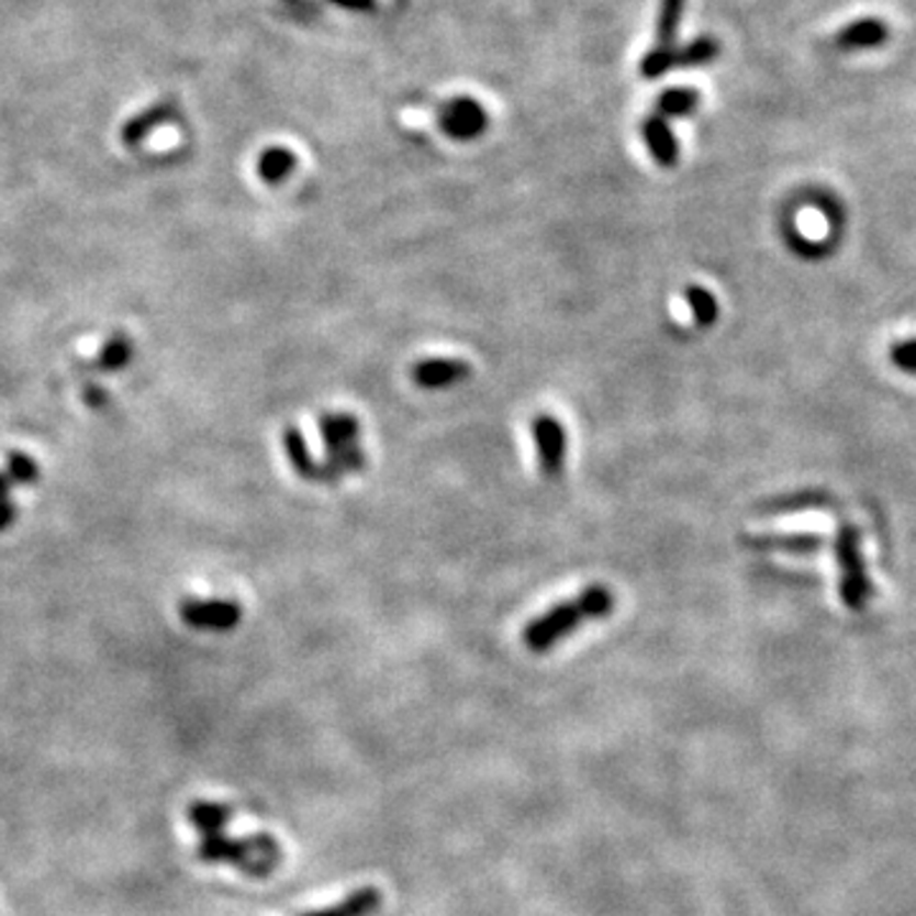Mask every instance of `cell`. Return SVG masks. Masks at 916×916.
Instances as JSON below:
<instances>
[{
  "label": "cell",
  "mask_w": 916,
  "mask_h": 916,
  "mask_svg": "<svg viewBox=\"0 0 916 916\" xmlns=\"http://www.w3.org/2000/svg\"><path fill=\"white\" fill-rule=\"evenodd\" d=\"M674 54H678V49L664 52V49H655L652 46V49L645 54V59H641V69H639L641 77L657 79L667 75V71L674 69Z\"/></svg>",
  "instance_id": "d4e9b609"
},
{
  "label": "cell",
  "mask_w": 916,
  "mask_h": 916,
  "mask_svg": "<svg viewBox=\"0 0 916 916\" xmlns=\"http://www.w3.org/2000/svg\"><path fill=\"white\" fill-rule=\"evenodd\" d=\"M85 398H87V403H90L94 410H102V405L108 403V392H104L102 388H98V384H87Z\"/></svg>",
  "instance_id": "83f0119b"
},
{
  "label": "cell",
  "mask_w": 916,
  "mask_h": 916,
  "mask_svg": "<svg viewBox=\"0 0 916 916\" xmlns=\"http://www.w3.org/2000/svg\"><path fill=\"white\" fill-rule=\"evenodd\" d=\"M533 436L537 446V461L545 479H558L566 463V428L558 417L537 415L533 423Z\"/></svg>",
  "instance_id": "5b68a950"
},
{
  "label": "cell",
  "mask_w": 916,
  "mask_h": 916,
  "mask_svg": "<svg viewBox=\"0 0 916 916\" xmlns=\"http://www.w3.org/2000/svg\"><path fill=\"white\" fill-rule=\"evenodd\" d=\"M697 100H701L697 90H690V87H672V90H664L660 98H657V115H662V118L690 115V112H695Z\"/></svg>",
  "instance_id": "44dd1931"
},
{
  "label": "cell",
  "mask_w": 916,
  "mask_h": 916,
  "mask_svg": "<svg viewBox=\"0 0 916 916\" xmlns=\"http://www.w3.org/2000/svg\"><path fill=\"white\" fill-rule=\"evenodd\" d=\"M319 436L324 440L326 456L359 444V421L351 413H324L319 417Z\"/></svg>",
  "instance_id": "9c48e42d"
},
{
  "label": "cell",
  "mask_w": 916,
  "mask_h": 916,
  "mask_svg": "<svg viewBox=\"0 0 916 916\" xmlns=\"http://www.w3.org/2000/svg\"><path fill=\"white\" fill-rule=\"evenodd\" d=\"M413 382L425 390H446L454 384L469 380L471 365L463 359H448V357H431L421 359L413 367Z\"/></svg>",
  "instance_id": "8992f818"
},
{
  "label": "cell",
  "mask_w": 916,
  "mask_h": 916,
  "mask_svg": "<svg viewBox=\"0 0 916 916\" xmlns=\"http://www.w3.org/2000/svg\"><path fill=\"white\" fill-rule=\"evenodd\" d=\"M283 448H286L288 461H291V466H293V471L299 473L301 479L316 481L319 461L311 456L309 444H305L301 428H295V425H288V428L283 431Z\"/></svg>",
  "instance_id": "2e32d148"
},
{
  "label": "cell",
  "mask_w": 916,
  "mask_h": 916,
  "mask_svg": "<svg viewBox=\"0 0 916 916\" xmlns=\"http://www.w3.org/2000/svg\"><path fill=\"white\" fill-rule=\"evenodd\" d=\"M685 11V0H660V13H657V29H655V49L674 52L678 46V31Z\"/></svg>",
  "instance_id": "e0dca14e"
},
{
  "label": "cell",
  "mask_w": 916,
  "mask_h": 916,
  "mask_svg": "<svg viewBox=\"0 0 916 916\" xmlns=\"http://www.w3.org/2000/svg\"><path fill=\"white\" fill-rule=\"evenodd\" d=\"M886 36L889 31L881 21L865 19L842 29L835 42H838L840 49H871V46H881L886 42Z\"/></svg>",
  "instance_id": "9a60e30c"
},
{
  "label": "cell",
  "mask_w": 916,
  "mask_h": 916,
  "mask_svg": "<svg viewBox=\"0 0 916 916\" xmlns=\"http://www.w3.org/2000/svg\"><path fill=\"white\" fill-rule=\"evenodd\" d=\"M715 56H718V42L711 36H701L695 38V42H690L688 46H682L674 54V67L680 69H693V67H705V64H711Z\"/></svg>",
  "instance_id": "7402d4cb"
},
{
  "label": "cell",
  "mask_w": 916,
  "mask_h": 916,
  "mask_svg": "<svg viewBox=\"0 0 916 916\" xmlns=\"http://www.w3.org/2000/svg\"><path fill=\"white\" fill-rule=\"evenodd\" d=\"M133 357H135V344L131 336L115 334L104 342V347L100 349L94 365H98V369H102V372H120V369H125L127 365H131Z\"/></svg>",
  "instance_id": "ac0fdd59"
},
{
  "label": "cell",
  "mask_w": 916,
  "mask_h": 916,
  "mask_svg": "<svg viewBox=\"0 0 916 916\" xmlns=\"http://www.w3.org/2000/svg\"><path fill=\"white\" fill-rule=\"evenodd\" d=\"M891 359H894L904 372H916V339L902 342L898 347H894V351H891Z\"/></svg>",
  "instance_id": "484cf974"
},
{
  "label": "cell",
  "mask_w": 916,
  "mask_h": 916,
  "mask_svg": "<svg viewBox=\"0 0 916 916\" xmlns=\"http://www.w3.org/2000/svg\"><path fill=\"white\" fill-rule=\"evenodd\" d=\"M749 550L759 552H790V556H809L823 548V537L819 535H744L741 540Z\"/></svg>",
  "instance_id": "ba28073f"
},
{
  "label": "cell",
  "mask_w": 916,
  "mask_h": 916,
  "mask_svg": "<svg viewBox=\"0 0 916 916\" xmlns=\"http://www.w3.org/2000/svg\"><path fill=\"white\" fill-rule=\"evenodd\" d=\"M5 473L13 484L29 487V484H36L38 477H42V469H38V463L29 454L11 451L5 456Z\"/></svg>",
  "instance_id": "603a6c76"
},
{
  "label": "cell",
  "mask_w": 916,
  "mask_h": 916,
  "mask_svg": "<svg viewBox=\"0 0 916 916\" xmlns=\"http://www.w3.org/2000/svg\"><path fill=\"white\" fill-rule=\"evenodd\" d=\"M199 861L230 863L250 879H268L283 861V848L270 833H255L247 838H230L227 833L204 835L197 848Z\"/></svg>",
  "instance_id": "7a4b0ae2"
},
{
  "label": "cell",
  "mask_w": 916,
  "mask_h": 916,
  "mask_svg": "<svg viewBox=\"0 0 916 916\" xmlns=\"http://www.w3.org/2000/svg\"><path fill=\"white\" fill-rule=\"evenodd\" d=\"M380 904H382L380 891L367 886V889L355 891V894L344 896L342 902L326 906V909L309 912L303 916H372L377 909H380Z\"/></svg>",
  "instance_id": "8fae6325"
},
{
  "label": "cell",
  "mask_w": 916,
  "mask_h": 916,
  "mask_svg": "<svg viewBox=\"0 0 916 916\" xmlns=\"http://www.w3.org/2000/svg\"><path fill=\"white\" fill-rule=\"evenodd\" d=\"M487 112L473 98L448 100L438 112V127L454 141H473L487 131Z\"/></svg>",
  "instance_id": "277c9868"
},
{
  "label": "cell",
  "mask_w": 916,
  "mask_h": 916,
  "mask_svg": "<svg viewBox=\"0 0 916 916\" xmlns=\"http://www.w3.org/2000/svg\"><path fill=\"white\" fill-rule=\"evenodd\" d=\"M838 560L842 568V599L848 606L858 608L868 596V583L863 576L861 558H858V543L853 533H842L838 540Z\"/></svg>",
  "instance_id": "52a82bcc"
},
{
  "label": "cell",
  "mask_w": 916,
  "mask_h": 916,
  "mask_svg": "<svg viewBox=\"0 0 916 916\" xmlns=\"http://www.w3.org/2000/svg\"><path fill=\"white\" fill-rule=\"evenodd\" d=\"M614 604V593H611L606 585H585L576 599L560 601V604L548 608L545 614L533 618V622L525 626V632H522V641H525V647L535 655L550 652L558 641L570 637L578 626L611 616Z\"/></svg>",
  "instance_id": "6da1fadb"
},
{
  "label": "cell",
  "mask_w": 916,
  "mask_h": 916,
  "mask_svg": "<svg viewBox=\"0 0 916 916\" xmlns=\"http://www.w3.org/2000/svg\"><path fill=\"white\" fill-rule=\"evenodd\" d=\"M181 622L199 632H232L243 622V606L224 599H189L179 604Z\"/></svg>",
  "instance_id": "3957f363"
},
{
  "label": "cell",
  "mask_w": 916,
  "mask_h": 916,
  "mask_svg": "<svg viewBox=\"0 0 916 916\" xmlns=\"http://www.w3.org/2000/svg\"><path fill=\"white\" fill-rule=\"evenodd\" d=\"M11 487H13V481L8 479V473L0 471V500H8V494H11Z\"/></svg>",
  "instance_id": "f546056e"
},
{
  "label": "cell",
  "mask_w": 916,
  "mask_h": 916,
  "mask_svg": "<svg viewBox=\"0 0 916 916\" xmlns=\"http://www.w3.org/2000/svg\"><path fill=\"white\" fill-rule=\"evenodd\" d=\"M336 5L349 8V11H372L375 0H334Z\"/></svg>",
  "instance_id": "f1b7e54d"
},
{
  "label": "cell",
  "mask_w": 916,
  "mask_h": 916,
  "mask_svg": "<svg viewBox=\"0 0 916 916\" xmlns=\"http://www.w3.org/2000/svg\"><path fill=\"white\" fill-rule=\"evenodd\" d=\"M685 303L690 313H693L697 326L708 328L715 324V321H718V299H715L708 288L690 283L685 288Z\"/></svg>",
  "instance_id": "d6986e66"
},
{
  "label": "cell",
  "mask_w": 916,
  "mask_h": 916,
  "mask_svg": "<svg viewBox=\"0 0 916 916\" xmlns=\"http://www.w3.org/2000/svg\"><path fill=\"white\" fill-rule=\"evenodd\" d=\"M19 520V507L11 500H0V533H5Z\"/></svg>",
  "instance_id": "4316f807"
},
{
  "label": "cell",
  "mask_w": 916,
  "mask_h": 916,
  "mask_svg": "<svg viewBox=\"0 0 916 916\" xmlns=\"http://www.w3.org/2000/svg\"><path fill=\"white\" fill-rule=\"evenodd\" d=\"M641 135H645V143L649 153H652L657 164L662 168H672L680 158V146L678 138H674L670 123L662 115H649L641 125Z\"/></svg>",
  "instance_id": "30bf717a"
},
{
  "label": "cell",
  "mask_w": 916,
  "mask_h": 916,
  "mask_svg": "<svg viewBox=\"0 0 916 916\" xmlns=\"http://www.w3.org/2000/svg\"><path fill=\"white\" fill-rule=\"evenodd\" d=\"M171 115H174V110L168 108V104H158V108H153L148 112H143V115L133 118L131 123L123 127V143H125V146L135 148L153 131V127L164 125Z\"/></svg>",
  "instance_id": "ffe728a7"
},
{
  "label": "cell",
  "mask_w": 916,
  "mask_h": 916,
  "mask_svg": "<svg viewBox=\"0 0 916 916\" xmlns=\"http://www.w3.org/2000/svg\"><path fill=\"white\" fill-rule=\"evenodd\" d=\"M295 166H299V158H295L293 150L272 146L262 150L260 158H257V176L265 183H270V187H278L280 181H286L295 171Z\"/></svg>",
  "instance_id": "5bb4252c"
},
{
  "label": "cell",
  "mask_w": 916,
  "mask_h": 916,
  "mask_svg": "<svg viewBox=\"0 0 916 916\" xmlns=\"http://www.w3.org/2000/svg\"><path fill=\"white\" fill-rule=\"evenodd\" d=\"M189 823L197 827L199 835H214V833H224V827L230 825L232 815H235V809L230 805H222V802H191L189 805Z\"/></svg>",
  "instance_id": "4fadbf2b"
},
{
  "label": "cell",
  "mask_w": 916,
  "mask_h": 916,
  "mask_svg": "<svg viewBox=\"0 0 916 916\" xmlns=\"http://www.w3.org/2000/svg\"><path fill=\"white\" fill-rule=\"evenodd\" d=\"M819 496L817 494H797V496H784V500H771L759 510L761 514H792L802 512L809 507H817Z\"/></svg>",
  "instance_id": "cb8c5ba5"
},
{
  "label": "cell",
  "mask_w": 916,
  "mask_h": 916,
  "mask_svg": "<svg viewBox=\"0 0 916 916\" xmlns=\"http://www.w3.org/2000/svg\"><path fill=\"white\" fill-rule=\"evenodd\" d=\"M365 463H367V458H365V454H361L359 444L349 446V448H342V451L328 454L324 461L319 463L316 481H321V484H334V481L347 477V473H357V471L365 469Z\"/></svg>",
  "instance_id": "7c38bea8"
}]
</instances>
